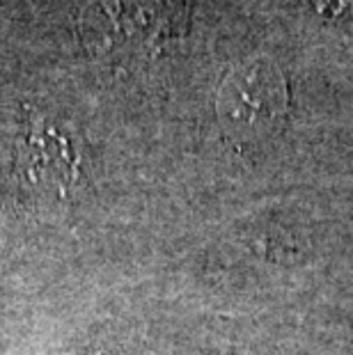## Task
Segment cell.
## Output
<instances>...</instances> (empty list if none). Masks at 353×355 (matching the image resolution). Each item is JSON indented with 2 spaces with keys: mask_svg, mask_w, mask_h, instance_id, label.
Listing matches in <instances>:
<instances>
[{
  "mask_svg": "<svg viewBox=\"0 0 353 355\" xmlns=\"http://www.w3.org/2000/svg\"><path fill=\"white\" fill-rule=\"evenodd\" d=\"M17 163L21 179L51 198H64L78 177V154L71 135L44 117H35L26 128Z\"/></svg>",
  "mask_w": 353,
  "mask_h": 355,
  "instance_id": "cell-2",
  "label": "cell"
},
{
  "mask_svg": "<svg viewBox=\"0 0 353 355\" xmlns=\"http://www.w3.org/2000/svg\"><path fill=\"white\" fill-rule=\"evenodd\" d=\"M289 103V89L280 67L268 58H250L234 64L218 87V117L234 133L257 135L277 124Z\"/></svg>",
  "mask_w": 353,
  "mask_h": 355,
  "instance_id": "cell-1",
  "label": "cell"
},
{
  "mask_svg": "<svg viewBox=\"0 0 353 355\" xmlns=\"http://www.w3.org/2000/svg\"><path fill=\"white\" fill-rule=\"evenodd\" d=\"M71 355H110L106 351H85V353H71Z\"/></svg>",
  "mask_w": 353,
  "mask_h": 355,
  "instance_id": "cell-4",
  "label": "cell"
},
{
  "mask_svg": "<svg viewBox=\"0 0 353 355\" xmlns=\"http://www.w3.org/2000/svg\"><path fill=\"white\" fill-rule=\"evenodd\" d=\"M312 10L324 19H353V0H310Z\"/></svg>",
  "mask_w": 353,
  "mask_h": 355,
  "instance_id": "cell-3",
  "label": "cell"
}]
</instances>
